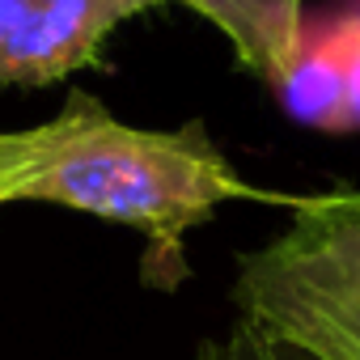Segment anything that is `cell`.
<instances>
[{
  "mask_svg": "<svg viewBox=\"0 0 360 360\" xmlns=\"http://www.w3.org/2000/svg\"><path fill=\"white\" fill-rule=\"evenodd\" d=\"M233 200H280L233 169L200 127H131L89 94L47 123L0 131V204H56L148 233V267L183 276V242Z\"/></svg>",
  "mask_w": 360,
  "mask_h": 360,
  "instance_id": "obj_1",
  "label": "cell"
},
{
  "mask_svg": "<svg viewBox=\"0 0 360 360\" xmlns=\"http://www.w3.org/2000/svg\"><path fill=\"white\" fill-rule=\"evenodd\" d=\"M165 0H0V89L47 85L98 60L102 43Z\"/></svg>",
  "mask_w": 360,
  "mask_h": 360,
  "instance_id": "obj_2",
  "label": "cell"
},
{
  "mask_svg": "<svg viewBox=\"0 0 360 360\" xmlns=\"http://www.w3.org/2000/svg\"><path fill=\"white\" fill-rule=\"evenodd\" d=\"M238 309L246 326L301 360H360V305L292 280L259 250L238 263Z\"/></svg>",
  "mask_w": 360,
  "mask_h": 360,
  "instance_id": "obj_3",
  "label": "cell"
},
{
  "mask_svg": "<svg viewBox=\"0 0 360 360\" xmlns=\"http://www.w3.org/2000/svg\"><path fill=\"white\" fill-rule=\"evenodd\" d=\"M276 94L309 127H360V0H339L301 26L297 60Z\"/></svg>",
  "mask_w": 360,
  "mask_h": 360,
  "instance_id": "obj_4",
  "label": "cell"
},
{
  "mask_svg": "<svg viewBox=\"0 0 360 360\" xmlns=\"http://www.w3.org/2000/svg\"><path fill=\"white\" fill-rule=\"evenodd\" d=\"M259 255L292 280L360 305V191L292 200L288 229Z\"/></svg>",
  "mask_w": 360,
  "mask_h": 360,
  "instance_id": "obj_5",
  "label": "cell"
},
{
  "mask_svg": "<svg viewBox=\"0 0 360 360\" xmlns=\"http://www.w3.org/2000/svg\"><path fill=\"white\" fill-rule=\"evenodd\" d=\"M183 5L204 13L229 39L242 68H250L271 89L284 85L305 26L301 0H183Z\"/></svg>",
  "mask_w": 360,
  "mask_h": 360,
  "instance_id": "obj_6",
  "label": "cell"
},
{
  "mask_svg": "<svg viewBox=\"0 0 360 360\" xmlns=\"http://www.w3.org/2000/svg\"><path fill=\"white\" fill-rule=\"evenodd\" d=\"M200 360H301V356L280 347V343H271V339H263L255 326L238 322V330L225 343H204Z\"/></svg>",
  "mask_w": 360,
  "mask_h": 360,
  "instance_id": "obj_7",
  "label": "cell"
}]
</instances>
